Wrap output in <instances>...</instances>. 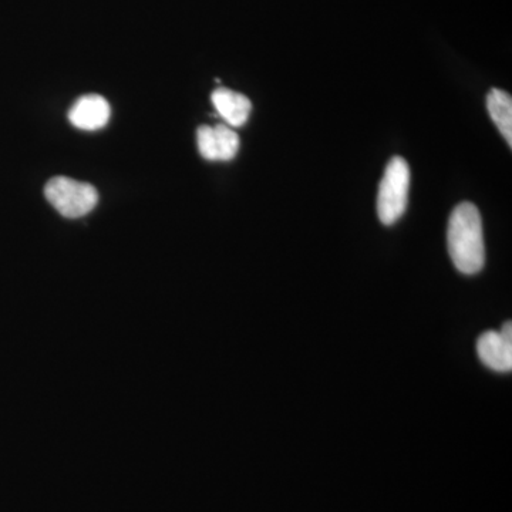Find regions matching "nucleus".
I'll use <instances>...</instances> for the list:
<instances>
[{
    "instance_id": "6e6552de",
    "label": "nucleus",
    "mask_w": 512,
    "mask_h": 512,
    "mask_svg": "<svg viewBox=\"0 0 512 512\" xmlns=\"http://www.w3.org/2000/svg\"><path fill=\"white\" fill-rule=\"evenodd\" d=\"M487 109L495 126L512 146V99L510 94L493 89L487 96Z\"/></svg>"
},
{
    "instance_id": "f03ea898",
    "label": "nucleus",
    "mask_w": 512,
    "mask_h": 512,
    "mask_svg": "<svg viewBox=\"0 0 512 512\" xmlns=\"http://www.w3.org/2000/svg\"><path fill=\"white\" fill-rule=\"evenodd\" d=\"M409 187V164L402 157H393L384 171L377 195V214L384 225H393L406 212Z\"/></svg>"
},
{
    "instance_id": "39448f33",
    "label": "nucleus",
    "mask_w": 512,
    "mask_h": 512,
    "mask_svg": "<svg viewBox=\"0 0 512 512\" xmlns=\"http://www.w3.org/2000/svg\"><path fill=\"white\" fill-rule=\"evenodd\" d=\"M198 150L208 161H231L239 150V137L225 124L201 126L197 131Z\"/></svg>"
},
{
    "instance_id": "f257e3e1",
    "label": "nucleus",
    "mask_w": 512,
    "mask_h": 512,
    "mask_svg": "<svg viewBox=\"0 0 512 512\" xmlns=\"http://www.w3.org/2000/svg\"><path fill=\"white\" fill-rule=\"evenodd\" d=\"M448 254L464 275L478 274L485 264L483 221L476 205L461 202L448 221Z\"/></svg>"
},
{
    "instance_id": "423d86ee",
    "label": "nucleus",
    "mask_w": 512,
    "mask_h": 512,
    "mask_svg": "<svg viewBox=\"0 0 512 512\" xmlns=\"http://www.w3.org/2000/svg\"><path fill=\"white\" fill-rule=\"evenodd\" d=\"M110 113L109 101L99 94H87L73 104L69 120L80 130L96 131L109 123Z\"/></svg>"
},
{
    "instance_id": "7ed1b4c3",
    "label": "nucleus",
    "mask_w": 512,
    "mask_h": 512,
    "mask_svg": "<svg viewBox=\"0 0 512 512\" xmlns=\"http://www.w3.org/2000/svg\"><path fill=\"white\" fill-rule=\"evenodd\" d=\"M47 201L64 218H82L96 208L99 194L92 184L67 177H55L45 187Z\"/></svg>"
},
{
    "instance_id": "20e7f679",
    "label": "nucleus",
    "mask_w": 512,
    "mask_h": 512,
    "mask_svg": "<svg viewBox=\"0 0 512 512\" xmlns=\"http://www.w3.org/2000/svg\"><path fill=\"white\" fill-rule=\"evenodd\" d=\"M477 353L481 362L495 372L512 370V323L507 322L500 332L488 330L477 340Z\"/></svg>"
},
{
    "instance_id": "0eeeda50",
    "label": "nucleus",
    "mask_w": 512,
    "mask_h": 512,
    "mask_svg": "<svg viewBox=\"0 0 512 512\" xmlns=\"http://www.w3.org/2000/svg\"><path fill=\"white\" fill-rule=\"evenodd\" d=\"M212 104L229 126L241 127L247 123L252 103L244 94L220 87L211 96Z\"/></svg>"
}]
</instances>
